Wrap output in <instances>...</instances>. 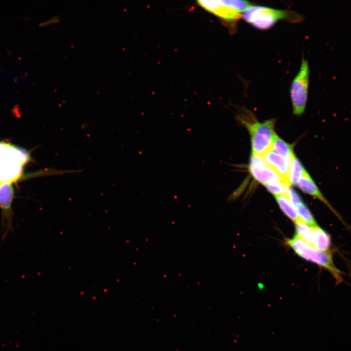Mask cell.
Instances as JSON below:
<instances>
[{
    "mask_svg": "<svg viewBox=\"0 0 351 351\" xmlns=\"http://www.w3.org/2000/svg\"><path fill=\"white\" fill-rule=\"evenodd\" d=\"M248 130L251 140L252 154L262 156L271 150L275 136V120L269 119L263 122H244Z\"/></svg>",
    "mask_w": 351,
    "mask_h": 351,
    "instance_id": "obj_4",
    "label": "cell"
},
{
    "mask_svg": "<svg viewBox=\"0 0 351 351\" xmlns=\"http://www.w3.org/2000/svg\"><path fill=\"white\" fill-rule=\"evenodd\" d=\"M267 189L274 195H285L288 196L290 186L284 184H267L265 185Z\"/></svg>",
    "mask_w": 351,
    "mask_h": 351,
    "instance_id": "obj_17",
    "label": "cell"
},
{
    "mask_svg": "<svg viewBox=\"0 0 351 351\" xmlns=\"http://www.w3.org/2000/svg\"><path fill=\"white\" fill-rule=\"evenodd\" d=\"M311 228L312 246L321 252H330V235L318 225Z\"/></svg>",
    "mask_w": 351,
    "mask_h": 351,
    "instance_id": "obj_11",
    "label": "cell"
},
{
    "mask_svg": "<svg viewBox=\"0 0 351 351\" xmlns=\"http://www.w3.org/2000/svg\"><path fill=\"white\" fill-rule=\"evenodd\" d=\"M198 3L207 11L228 21L239 20L241 17L240 13L252 6L249 1L240 0H200Z\"/></svg>",
    "mask_w": 351,
    "mask_h": 351,
    "instance_id": "obj_6",
    "label": "cell"
},
{
    "mask_svg": "<svg viewBox=\"0 0 351 351\" xmlns=\"http://www.w3.org/2000/svg\"><path fill=\"white\" fill-rule=\"evenodd\" d=\"M307 172L297 158L294 155L291 159L289 182L290 186L295 185L304 174Z\"/></svg>",
    "mask_w": 351,
    "mask_h": 351,
    "instance_id": "obj_14",
    "label": "cell"
},
{
    "mask_svg": "<svg viewBox=\"0 0 351 351\" xmlns=\"http://www.w3.org/2000/svg\"><path fill=\"white\" fill-rule=\"evenodd\" d=\"M30 160V154L25 150L0 142V183L18 179L23 165Z\"/></svg>",
    "mask_w": 351,
    "mask_h": 351,
    "instance_id": "obj_1",
    "label": "cell"
},
{
    "mask_svg": "<svg viewBox=\"0 0 351 351\" xmlns=\"http://www.w3.org/2000/svg\"><path fill=\"white\" fill-rule=\"evenodd\" d=\"M286 244L300 257L314 263L327 270L331 273L337 285L343 282L342 273L334 264L331 252L320 251L299 238L296 234L291 239H287Z\"/></svg>",
    "mask_w": 351,
    "mask_h": 351,
    "instance_id": "obj_3",
    "label": "cell"
},
{
    "mask_svg": "<svg viewBox=\"0 0 351 351\" xmlns=\"http://www.w3.org/2000/svg\"><path fill=\"white\" fill-rule=\"evenodd\" d=\"M287 196L294 206L302 202L299 195L290 186L288 189Z\"/></svg>",
    "mask_w": 351,
    "mask_h": 351,
    "instance_id": "obj_18",
    "label": "cell"
},
{
    "mask_svg": "<svg viewBox=\"0 0 351 351\" xmlns=\"http://www.w3.org/2000/svg\"><path fill=\"white\" fill-rule=\"evenodd\" d=\"M308 62L302 58L299 70L293 78L290 87V96L294 114L300 116L305 111L308 98L309 83Z\"/></svg>",
    "mask_w": 351,
    "mask_h": 351,
    "instance_id": "obj_5",
    "label": "cell"
},
{
    "mask_svg": "<svg viewBox=\"0 0 351 351\" xmlns=\"http://www.w3.org/2000/svg\"><path fill=\"white\" fill-rule=\"evenodd\" d=\"M271 150L289 160L295 155L293 152L292 146L285 142L277 135L274 137Z\"/></svg>",
    "mask_w": 351,
    "mask_h": 351,
    "instance_id": "obj_13",
    "label": "cell"
},
{
    "mask_svg": "<svg viewBox=\"0 0 351 351\" xmlns=\"http://www.w3.org/2000/svg\"><path fill=\"white\" fill-rule=\"evenodd\" d=\"M294 206L302 221L311 227L317 225L313 215L305 204L302 202Z\"/></svg>",
    "mask_w": 351,
    "mask_h": 351,
    "instance_id": "obj_16",
    "label": "cell"
},
{
    "mask_svg": "<svg viewBox=\"0 0 351 351\" xmlns=\"http://www.w3.org/2000/svg\"><path fill=\"white\" fill-rule=\"evenodd\" d=\"M15 197L13 185L10 182L0 183V208L2 223L6 234L11 228L13 219L12 203Z\"/></svg>",
    "mask_w": 351,
    "mask_h": 351,
    "instance_id": "obj_8",
    "label": "cell"
},
{
    "mask_svg": "<svg viewBox=\"0 0 351 351\" xmlns=\"http://www.w3.org/2000/svg\"><path fill=\"white\" fill-rule=\"evenodd\" d=\"M241 17L247 23L260 30L268 29L281 20L292 22L301 20L300 16L292 11L253 5L243 12Z\"/></svg>",
    "mask_w": 351,
    "mask_h": 351,
    "instance_id": "obj_2",
    "label": "cell"
},
{
    "mask_svg": "<svg viewBox=\"0 0 351 351\" xmlns=\"http://www.w3.org/2000/svg\"><path fill=\"white\" fill-rule=\"evenodd\" d=\"M295 223L296 235L310 245L312 246V228L301 220Z\"/></svg>",
    "mask_w": 351,
    "mask_h": 351,
    "instance_id": "obj_15",
    "label": "cell"
},
{
    "mask_svg": "<svg viewBox=\"0 0 351 351\" xmlns=\"http://www.w3.org/2000/svg\"><path fill=\"white\" fill-rule=\"evenodd\" d=\"M267 164L290 186L289 176L291 160L277 154L272 150H270L262 156Z\"/></svg>",
    "mask_w": 351,
    "mask_h": 351,
    "instance_id": "obj_10",
    "label": "cell"
},
{
    "mask_svg": "<svg viewBox=\"0 0 351 351\" xmlns=\"http://www.w3.org/2000/svg\"><path fill=\"white\" fill-rule=\"evenodd\" d=\"M249 170L254 179L264 185L267 184H284L288 185L267 164L262 156L252 154Z\"/></svg>",
    "mask_w": 351,
    "mask_h": 351,
    "instance_id": "obj_7",
    "label": "cell"
},
{
    "mask_svg": "<svg viewBox=\"0 0 351 351\" xmlns=\"http://www.w3.org/2000/svg\"><path fill=\"white\" fill-rule=\"evenodd\" d=\"M295 185L303 192L316 198L322 202L331 210L335 216L346 226V223L344 222L341 215L333 208L331 203L322 194L317 186L307 172L300 177Z\"/></svg>",
    "mask_w": 351,
    "mask_h": 351,
    "instance_id": "obj_9",
    "label": "cell"
},
{
    "mask_svg": "<svg viewBox=\"0 0 351 351\" xmlns=\"http://www.w3.org/2000/svg\"><path fill=\"white\" fill-rule=\"evenodd\" d=\"M280 208L284 214L294 223L301 220L295 206L287 195H274Z\"/></svg>",
    "mask_w": 351,
    "mask_h": 351,
    "instance_id": "obj_12",
    "label": "cell"
}]
</instances>
